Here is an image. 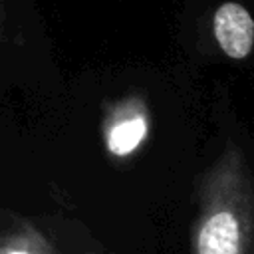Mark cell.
Wrapping results in <instances>:
<instances>
[{
  "mask_svg": "<svg viewBox=\"0 0 254 254\" xmlns=\"http://www.w3.org/2000/svg\"><path fill=\"white\" fill-rule=\"evenodd\" d=\"M147 137V121L141 115H131L117 121L107 133V149L115 157H125L135 151Z\"/></svg>",
  "mask_w": 254,
  "mask_h": 254,
  "instance_id": "3",
  "label": "cell"
},
{
  "mask_svg": "<svg viewBox=\"0 0 254 254\" xmlns=\"http://www.w3.org/2000/svg\"><path fill=\"white\" fill-rule=\"evenodd\" d=\"M252 226L238 194L216 190L202 206L196 228V254H246Z\"/></svg>",
  "mask_w": 254,
  "mask_h": 254,
  "instance_id": "1",
  "label": "cell"
},
{
  "mask_svg": "<svg viewBox=\"0 0 254 254\" xmlns=\"http://www.w3.org/2000/svg\"><path fill=\"white\" fill-rule=\"evenodd\" d=\"M0 254H60L36 232H18L4 240Z\"/></svg>",
  "mask_w": 254,
  "mask_h": 254,
  "instance_id": "4",
  "label": "cell"
},
{
  "mask_svg": "<svg viewBox=\"0 0 254 254\" xmlns=\"http://www.w3.org/2000/svg\"><path fill=\"white\" fill-rule=\"evenodd\" d=\"M214 38L232 60H244L254 48V20L238 2H224L214 12Z\"/></svg>",
  "mask_w": 254,
  "mask_h": 254,
  "instance_id": "2",
  "label": "cell"
}]
</instances>
